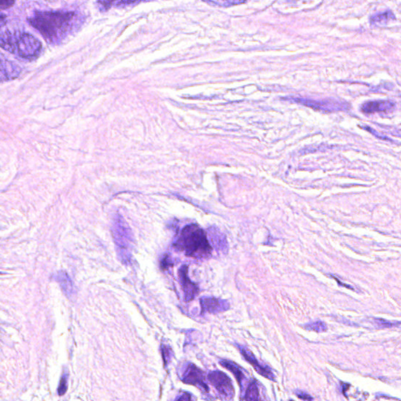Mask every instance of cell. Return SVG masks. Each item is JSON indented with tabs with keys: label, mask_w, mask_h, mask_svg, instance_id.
I'll list each match as a JSON object with an SVG mask.
<instances>
[{
	"label": "cell",
	"mask_w": 401,
	"mask_h": 401,
	"mask_svg": "<svg viewBox=\"0 0 401 401\" xmlns=\"http://www.w3.org/2000/svg\"><path fill=\"white\" fill-rule=\"evenodd\" d=\"M242 400L245 401H260V391L258 389V385L256 381H252L248 385L247 390H246L245 397H242Z\"/></svg>",
	"instance_id": "cell-17"
},
{
	"label": "cell",
	"mask_w": 401,
	"mask_h": 401,
	"mask_svg": "<svg viewBox=\"0 0 401 401\" xmlns=\"http://www.w3.org/2000/svg\"><path fill=\"white\" fill-rule=\"evenodd\" d=\"M75 12L36 11L28 18L29 24L40 32L49 44H60L75 28Z\"/></svg>",
	"instance_id": "cell-1"
},
{
	"label": "cell",
	"mask_w": 401,
	"mask_h": 401,
	"mask_svg": "<svg viewBox=\"0 0 401 401\" xmlns=\"http://www.w3.org/2000/svg\"><path fill=\"white\" fill-rule=\"evenodd\" d=\"M14 2H15V0H1L0 6L2 10L10 8L11 6H14Z\"/></svg>",
	"instance_id": "cell-25"
},
{
	"label": "cell",
	"mask_w": 401,
	"mask_h": 401,
	"mask_svg": "<svg viewBox=\"0 0 401 401\" xmlns=\"http://www.w3.org/2000/svg\"><path fill=\"white\" fill-rule=\"evenodd\" d=\"M292 1H296V0H292Z\"/></svg>",
	"instance_id": "cell-29"
},
{
	"label": "cell",
	"mask_w": 401,
	"mask_h": 401,
	"mask_svg": "<svg viewBox=\"0 0 401 401\" xmlns=\"http://www.w3.org/2000/svg\"><path fill=\"white\" fill-rule=\"evenodd\" d=\"M21 72L20 67L18 65H14L11 61L4 59V57H2L1 61V77L2 80L4 79H12L16 78L19 75Z\"/></svg>",
	"instance_id": "cell-13"
},
{
	"label": "cell",
	"mask_w": 401,
	"mask_h": 401,
	"mask_svg": "<svg viewBox=\"0 0 401 401\" xmlns=\"http://www.w3.org/2000/svg\"><path fill=\"white\" fill-rule=\"evenodd\" d=\"M220 364L223 368L230 371L235 376L238 385H240L241 389H242L243 388L244 381L245 380V376L244 372L242 371L240 366L238 365L236 363L228 360H221L220 361Z\"/></svg>",
	"instance_id": "cell-14"
},
{
	"label": "cell",
	"mask_w": 401,
	"mask_h": 401,
	"mask_svg": "<svg viewBox=\"0 0 401 401\" xmlns=\"http://www.w3.org/2000/svg\"><path fill=\"white\" fill-rule=\"evenodd\" d=\"M174 246L189 257L206 259L212 254V247L206 234L197 224L185 226Z\"/></svg>",
	"instance_id": "cell-2"
},
{
	"label": "cell",
	"mask_w": 401,
	"mask_h": 401,
	"mask_svg": "<svg viewBox=\"0 0 401 401\" xmlns=\"http://www.w3.org/2000/svg\"><path fill=\"white\" fill-rule=\"evenodd\" d=\"M295 395H296L298 398H299L300 400H303V401H313V397H311V395L304 393V392L296 391L295 392Z\"/></svg>",
	"instance_id": "cell-24"
},
{
	"label": "cell",
	"mask_w": 401,
	"mask_h": 401,
	"mask_svg": "<svg viewBox=\"0 0 401 401\" xmlns=\"http://www.w3.org/2000/svg\"><path fill=\"white\" fill-rule=\"evenodd\" d=\"M172 266H173V262H172L171 259L169 256H165L161 262V269H166L169 267H172Z\"/></svg>",
	"instance_id": "cell-23"
},
{
	"label": "cell",
	"mask_w": 401,
	"mask_h": 401,
	"mask_svg": "<svg viewBox=\"0 0 401 401\" xmlns=\"http://www.w3.org/2000/svg\"><path fill=\"white\" fill-rule=\"evenodd\" d=\"M211 385L217 389L219 394L224 400H232L234 389L232 381L226 374L221 371H213L208 376Z\"/></svg>",
	"instance_id": "cell-5"
},
{
	"label": "cell",
	"mask_w": 401,
	"mask_h": 401,
	"mask_svg": "<svg viewBox=\"0 0 401 401\" xmlns=\"http://www.w3.org/2000/svg\"><path fill=\"white\" fill-rule=\"evenodd\" d=\"M393 107H394V104L390 100H372V101H368L363 104L360 110L362 112L365 113V114H372V113L387 111L393 109Z\"/></svg>",
	"instance_id": "cell-11"
},
{
	"label": "cell",
	"mask_w": 401,
	"mask_h": 401,
	"mask_svg": "<svg viewBox=\"0 0 401 401\" xmlns=\"http://www.w3.org/2000/svg\"><path fill=\"white\" fill-rule=\"evenodd\" d=\"M57 281L63 289L65 294L71 295L73 292V284L71 278L65 271H61L57 274Z\"/></svg>",
	"instance_id": "cell-15"
},
{
	"label": "cell",
	"mask_w": 401,
	"mask_h": 401,
	"mask_svg": "<svg viewBox=\"0 0 401 401\" xmlns=\"http://www.w3.org/2000/svg\"><path fill=\"white\" fill-rule=\"evenodd\" d=\"M304 329L307 331H312L316 333H323L327 330V326L323 321H315V322L309 323L304 325Z\"/></svg>",
	"instance_id": "cell-19"
},
{
	"label": "cell",
	"mask_w": 401,
	"mask_h": 401,
	"mask_svg": "<svg viewBox=\"0 0 401 401\" xmlns=\"http://www.w3.org/2000/svg\"><path fill=\"white\" fill-rule=\"evenodd\" d=\"M393 134L396 135V136H400L401 137V130H395L394 132H393Z\"/></svg>",
	"instance_id": "cell-27"
},
{
	"label": "cell",
	"mask_w": 401,
	"mask_h": 401,
	"mask_svg": "<svg viewBox=\"0 0 401 401\" xmlns=\"http://www.w3.org/2000/svg\"><path fill=\"white\" fill-rule=\"evenodd\" d=\"M295 102L299 103L305 106L316 110L324 111H346L350 109L348 103L343 100H315L309 99H294Z\"/></svg>",
	"instance_id": "cell-6"
},
{
	"label": "cell",
	"mask_w": 401,
	"mask_h": 401,
	"mask_svg": "<svg viewBox=\"0 0 401 401\" xmlns=\"http://www.w3.org/2000/svg\"><path fill=\"white\" fill-rule=\"evenodd\" d=\"M67 389V375H64L61 378L60 381L59 388H58V393L60 396H62L66 393Z\"/></svg>",
	"instance_id": "cell-20"
},
{
	"label": "cell",
	"mask_w": 401,
	"mask_h": 401,
	"mask_svg": "<svg viewBox=\"0 0 401 401\" xmlns=\"http://www.w3.org/2000/svg\"><path fill=\"white\" fill-rule=\"evenodd\" d=\"M182 381L184 383L195 385L203 393L209 392V386L205 383L204 373L194 364H189L187 366L182 376Z\"/></svg>",
	"instance_id": "cell-7"
},
{
	"label": "cell",
	"mask_w": 401,
	"mask_h": 401,
	"mask_svg": "<svg viewBox=\"0 0 401 401\" xmlns=\"http://www.w3.org/2000/svg\"><path fill=\"white\" fill-rule=\"evenodd\" d=\"M178 276H179V281H180L181 287L184 294L185 301L187 303L191 302L199 294V289L198 286L195 283H193L191 279L189 278L188 267L187 265L182 266L179 268Z\"/></svg>",
	"instance_id": "cell-8"
},
{
	"label": "cell",
	"mask_w": 401,
	"mask_h": 401,
	"mask_svg": "<svg viewBox=\"0 0 401 401\" xmlns=\"http://www.w3.org/2000/svg\"><path fill=\"white\" fill-rule=\"evenodd\" d=\"M209 239L211 244L213 245L218 252L226 253L228 251V244L224 234L221 233L218 228L211 227L209 229Z\"/></svg>",
	"instance_id": "cell-12"
},
{
	"label": "cell",
	"mask_w": 401,
	"mask_h": 401,
	"mask_svg": "<svg viewBox=\"0 0 401 401\" xmlns=\"http://www.w3.org/2000/svg\"><path fill=\"white\" fill-rule=\"evenodd\" d=\"M105 2H106L107 4H109V3H111V2H114L115 0H105Z\"/></svg>",
	"instance_id": "cell-28"
},
{
	"label": "cell",
	"mask_w": 401,
	"mask_h": 401,
	"mask_svg": "<svg viewBox=\"0 0 401 401\" xmlns=\"http://www.w3.org/2000/svg\"><path fill=\"white\" fill-rule=\"evenodd\" d=\"M2 49L27 60H32L39 56L42 44L35 36L28 33H14L2 31L0 37Z\"/></svg>",
	"instance_id": "cell-3"
},
{
	"label": "cell",
	"mask_w": 401,
	"mask_h": 401,
	"mask_svg": "<svg viewBox=\"0 0 401 401\" xmlns=\"http://www.w3.org/2000/svg\"><path fill=\"white\" fill-rule=\"evenodd\" d=\"M239 349H240L241 354L243 355L245 359L247 361L249 362L250 364L255 368L258 373L261 375L262 376L267 378V379L275 381L274 375H273L270 368H268L267 366L263 365V364H260L259 360L256 359L255 355L248 349L244 347V346H240Z\"/></svg>",
	"instance_id": "cell-10"
},
{
	"label": "cell",
	"mask_w": 401,
	"mask_h": 401,
	"mask_svg": "<svg viewBox=\"0 0 401 401\" xmlns=\"http://www.w3.org/2000/svg\"><path fill=\"white\" fill-rule=\"evenodd\" d=\"M212 6H221V7H231L237 5L244 4L248 0H202Z\"/></svg>",
	"instance_id": "cell-16"
},
{
	"label": "cell",
	"mask_w": 401,
	"mask_h": 401,
	"mask_svg": "<svg viewBox=\"0 0 401 401\" xmlns=\"http://www.w3.org/2000/svg\"><path fill=\"white\" fill-rule=\"evenodd\" d=\"M394 18L391 12H385L384 14H378L371 18V23L376 25H384L386 24L390 19Z\"/></svg>",
	"instance_id": "cell-18"
},
{
	"label": "cell",
	"mask_w": 401,
	"mask_h": 401,
	"mask_svg": "<svg viewBox=\"0 0 401 401\" xmlns=\"http://www.w3.org/2000/svg\"><path fill=\"white\" fill-rule=\"evenodd\" d=\"M172 350L169 346H162V356H163L165 364H167L169 359L171 357Z\"/></svg>",
	"instance_id": "cell-21"
},
{
	"label": "cell",
	"mask_w": 401,
	"mask_h": 401,
	"mask_svg": "<svg viewBox=\"0 0 401 401\" xmlns=\"http://www.w3.org/2000/svg\"><path fill=\"white\" fill-rule=\"evenodd\" d=\"M177 401H191L193 400L192 396L188 393H183V395H181L180 397H177Z\"/></svg>",
	"instance_id": "cell-26"
},
{
	"label": "cell",
	"mask_w": 401,
	"mask_h": 401,
	"mask_svg": "<svg viewBox=\"0 0 401 401\" xmlns=\"http://www.w3.org/2000/svg\"><path fill=\"white\" fill-rule=\"evenodd\" d=\"M200 305L201 313H223L230 309V303L227 301L214 297L200 298Z\"/></svg>",
	"instance_id": "cell-9"
},
{
	"label": "cell",
	"mask_w": 401,
	"mask_h": 401,
	"mask_svg": "<svg viewBox=\"0 0 401 401\" xmlns=\"http://www.w3.org/2000/svg\"><path fill=\"white\" fill-rule=\"evenodd\" d=\"M148 1H152V0H122L118 3V6H128V5L136 4L141 2H148Z\"/></svg>",
	"instance_id": "cell-22"
},
{
	"label": "cell",
	"mask_w": 401,
	"mask_h": 401,
	"mask_svg": "<svg viewBox=\"0 0 401 401\" xmlns=\"http://www.w3.org/2000/svg\"><path fill=\"white\" fill-rule=\"evenodd\" d=\"M114 244L121 261L129 264L131 261L133 244L132 231L120 215H116L112 226Z\"/></svg>",
	"instance_id": "cell-4"
}]
</instances>
